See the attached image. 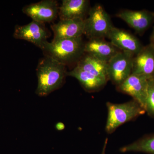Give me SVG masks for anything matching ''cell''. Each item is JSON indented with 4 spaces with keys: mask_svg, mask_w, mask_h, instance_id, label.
<instances>
[{
    "mask_svg": "<svg viewBox=\"0 0 154 154\" xmlns=\"http://www.w3.org/2000/svg\"><path fill=\"white\" fill-rule=\"evenodd\" d=\"M36 74L38 84L36 94L40 97H44L62 87L67 72L65 65L45 56L38 62Z\"/></svg>",
    "mask_w": 154,
    "mask_h": 154,
    "instance_id": "cell-1",
    "label": "cell"
},
{
    "mask_svg": "<svg viewBox=\"0 0 154 154\" xmlns=\"http://www.w3.org/2000/svg\"><path fill=\"white\" fill-rule=\"evenodd\" d=\"M82 37L48 42L42 50L44 55L66 65L79 59L84 52Z\"/></svg>",
    "mask_w": 154,
    "mask_h": 154,
    "instance_id": "cell-2",
    "label": "cell"
},
{
    "mask_svg": "<svg viewBox=\"0 0 154 154\" xmlns=\"http://www.w3.org/2000/svg\"><path fill=\"white\" fill-rule=\"evenodd\" d=\"M107 117L105 130L111 134L124 123L143 115L145 110L134 100L122 104L107 102Z\"/></svg>",
    "mask_w": 154,
    "mask_h": 154,
    "instance_id": "cell-3",
    "label": "cell"
},
{
    "mask_svg": "<svg viewBox=\"0 0 154 154\" xmlns=\"http://www.w3.org/2000/svg\"><path fill=\"white\" fill-rule=\"evenodd\" d=\"M85 23L84 35L90 39L107 37L114 27L109 15L99 5H96L89 10Z\"/></svg>",
    "mask_w": 154,
    "mask_h": 154,
    "instance_id": "cell-4",
    "label": "cell"
},
{
    "mask_svg": "<svg viewBox=\"0 0 154 154\" xmlns=\"http://www.w3.org/2000/svg\"><path fill=\"white\" fill-rule=\"evenodd\" d=\"M133 56L130 53L119 51L107 63L108 80L118 86L132 73Z\"/></svg>",
    "mask_w": 154,
    "mask_h": 154,
    "instance_id": "cell-5",
    "label": "cell"
},
{
    "mask_svg": "<svg viewBox=\"0 0 154 154\" xmlns=\"http://www.w3.org/2000/svg\"><path fill=\"white\" fill-rule=\"evenodd\" d=\"M13 36L16 39L31 42L41 49L48 42V33L44 23L33 20L27 25H16Z\"/></svg>",
    "mask_w": 154,
    "mask_h": 154,
    "instance_id": "cell-6",
    "label": "cell"
},
{
    "mask_svg": "<svg viewBox=\"0 0 154 154\" xmlns=\"http://www.w3.org/2000/svg\"><path fill=\"white\" fill-rule=\"evenodd\" d=\"M59 8L55 0H42L25 6L22 12L33 21L45 23L52 22L58 16Z\"/></svg>",
    "mask_w": 154,
    "mask_h": 154,
    "instance_id": "cell-7",
    "label": "cell"
},
{
    "mask_svg": "<svg viewBox=\"0 0 154 154\" xmlns=\"http://www.w3.org/2000/svg\"><path fill=\"white\" fill-rule=\"evenodd\" d=\"M149 79L131 74L121 85L117 86V90L131 96L145 110Z\"/></svg>",
    "mask_w": 154,
    "mask_h": 154,
    "instance_id": "cell-8",
    "label": "cell"
},
{
    "mask_svg": "<svg viewBox=\"0 0 154 154\" xmlns=\"http://www.w3.org/2000/svg\"><path fill=\"white\" fill-rule=\"evenodd\" d=\"M107 37L117 49L133 55H137L143 48L139 39L132 34L114 27L111 29Z\"/></svg>",
    "mask_w": 154,
    "mask_h": 154,
    "instance_id": "cell-9",
    "label": "cell"
},
{
    "mask_svg": "<svg viewBox=\"0 0 154 154\" xmlns=\"http://www.w3.org/2000/svg\"><path fill=\"white\" fill-rule=\"evenodd\" d=\"M85 19L60 20L51 26L54 33L52 41L82 37L85 31Z\"/></svg>",
    "mask_w": 154,
    "mask_h": 154,
    "instance_id": "cell-10",
    "label": "cell"
},
{
    "mask_svg": "<svg viewBox=\"0 0 154 154\" xmlns=\"http://www.w3.org/2000/svg\"><path fill=\"white\" fill-rule=\"evenodd\" d=\"M116 17L126 22L138 33H142L151 25L154 14L146 10H124L119 12Z\"/></svg>",
    "mask_w": 154,
    "mask_h": 154,
    "instance_id": "cell-11",
    "label": "cell"
},
{
    "mask_svg": "<svg viewBox=\"0 0 154 154\" xmlns=\"http://www.w3.org/2000/svg\"><path fill=\"white\" fill-rule=\"evenodd\" d=\"M131 74L154 78V47L151 44L143 47L134 57Z\"/></svg>",
    "mask_w": 154,
    "mask_h": 154,
    "instance_id": "cell-12",
    "label": "cell"
},
{
    "mask_svg": "<svg viewBox=\"0 0 154 154\" xmlns=\"http://www.w3.org/2000/svg\"><path fill=\"white\" fill-rule=\"evenodd\" d=\"M116 48L110 42L103 38H95L90 39L84 45V52L103 61H108L118 52Z\"/></svg>",
    "mask_w": 154,
    "mask_h": 154,
    "instance_id": "cell-13",
    "label": "cell"
},
{
    "mask_svg": "<svg viewBox=\"0 0 154 154\" xmlns=\"http://www.w3.org/2000/svg\"><path fill=\"white\" fill-rule=\"evenodd\" d=\"M89 4L88 0H63L59 8L60 20L85 19Z\"/></svg>",
    "mask_w": 154,
    "mask_h": 154,
    "instance_id": "cell-14",
    "label": "cell"
},
{
    "mask_svg": "<svg viewBox=\"0 0 154 154\" xmlns=\"http://www.w3.org/2000/svg\"><path fill=\"white\" fill-rule=\"evenodd\" d=\"M67 75L73 77L79 82L85 91L94 92L100 90L106 85L108 80L92 74L76 66Z\"/></svg>",
    "mask_w": 154,
    "mask_h": 154,
    "instance_id": "cell-15",
    "label": "cell"
},
{
    "mask_svg": "<svg viewBox=\"0 0 154 154\" xmlns=\"http://www.w3.org/2000/svg\"><path fill=\"white\" fill-rule=\"evenodd\" d=\"M77 66L100 78L108 80L107 63L87 54L80 59Z\"/></svg>",
    "mask_w": 154,
    "mask_h": 154,
    "instance_id": "cell-16",
    "label": "cell"
},
{
    "mask_svg": "<svg viewBox=\"0 0 154 154\" xmlns=\"http://www.w3.org/2000/svg\"><path fill=\"white\" fill-rule=\"evenodd\" d=\"M120 151L139 152L148 154H154V134L147 136L132 143L122 147Z\"/></svg>",
    "mask_w": 154,
    "mask_h": 154,
    "instance_id": "cell-17",
    "label": "cell"
},
{
    "mask_svg": "<svg viewBox=\"0 0 154 154\" xmlns=\"http://www.w3.org/2000/svg\"><path fill=\"white\" fill-rule=\"evenodd\" d=\"M145 110L149 115L154 117V78L149 79Z\"/></svg>",
    "mask_w": 154,
    "mask_h": 154,
    "instance_id": "cell-18",
    "label": "cell"
},
{
    "mask_svg": "<svg viewBox=\"0 0 154 154\" xmlns=\"http://www.w3.org/2000/svg\"><path fill=\"white\" fill-rule=\"evenodd\" d=\"M56 128L58 131L63 130L64 129L65 126L64 124L62 122H57L56 125Z\"/></svg>",
    "mask_w": 154,
    "mask_h": 154,
    "instance_id": "cell-19",
    "label": "cell"
},
{
    "mask_svg": "<svg viewBox=\"0 0 154 154\" xmlns=\"http://www.w3.org/2000/svg\"><path fill=\"white\" fill-rule=\"evenodd\" d=\"M107 143H108V139H107V138H106V139L105 140V142H104L103 149H102V152H101V154H105V152H106V148H107Z\"/></svg>",
    "mask_w": 154,
    "mask_h": 154,
    "instance_id": "cell-20",
    "label": "cell"
},
{
    "mask_svg": "<svg viewBox=\"0 0 154 154\" xmlns=\"http://www.w3.org/2000/svg\"><path fill=\"white\" fill-rule=\"evenodd\" d=\"M154 39V28L153 31L152 33L151 36V39Z\"/></svg>",
    "mask_w": 154,
    "mask_h": 154,
    "instance_id": "cell-21",
    "label": "cell"
},
{
    "mask_svg": "<svg viewBox=\"0 0 154 154\" xmlns=\"http://www.w3.org/2000/svg\"><path fill=\"white\" fill-rule=\"evenodd\" d=\"M152 40V43L151 44L153 46V47H154V39H151Z\"/></svg>",
    "mask_w": 154,
    "mask_h": 154,
    "instance_id": "cell-22",
    "label": "cell"
}]
</instances>
